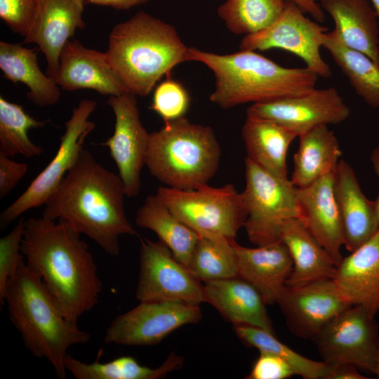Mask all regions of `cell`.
<instances>
[{
    "instance_id": "cell-31",
    "label": "cell",
    "mask_w": 379,
    "mask_h": 379,
    "mask_svg": "<svg viewBox=\"0 0 379 379\" xmlns=\"http://www.w3.org/2000/svg\"><path fill=\"white\" fill-rule=\"evenodd\" d=\"M323 47L347 77L355 93L371 107L379 108V65L366 54L344 44L334 30L324 34Z\"/></svg>"
},
{
    "instance_id": "cell-34",
    "label": "cell",
    "mask_w": 379,
    "mask_h": 379,
    "mask_svg": "<svg viewBox=\"0 0 379 379\" xmlns=\"http://www.w3.org/2000/svg\"><path fill=\"white\" fill-rule=\"evenodd\" d=\"M47 121H38L26 113L22 107L0 97V153L8 157L17 154L34 157L43 148L33 143L27 135L31 128H41Z\"/></svg>"
},
{
    "instance_id": "cell-17",
    "label": "cell",
    "mask_w": 379,
    "mask_h": 379,
    "mask_svg": "<svg viewBox=\"0 0 379 379\" xmlns=\"http://www.w3.org/2000/svg\"><path fill=\"white\" fill-rule=\"evenodd\" d=\"M333 173L297 187L298 218L330 254L337 265L343 259L344 234L333 191Z\"/></svg>"
},
{
    "instance_id": "cell-46",
    "label": "cell",
    "mask_w": 379,
    "mask_h": 379,
    "mask_svg": "<svg viewBox=\"0 0 379 379\" xmlns=\"http://www.w3.org/2000/svg\"><path fill=\"white\" fill-rule=\"evenodd\" d=\"M379 18V0H371Z\"/></svg>"
},
{
    "instance_id": "cell-30",
    "label": "cell",
    "mask_w": 379,
    "mask_h": 379,
    "mask_svg": "<svg viewBox=\"0 0 379 379\" xmlns=\"http://www.w3.org/2000/svg\"><path fill=\"white\" fill-rule=\"evenodd\" d=\"M98 358L93 363L81 361L67 354L65 366L76 379H158L180 369L184 359L172 352L159 366L152 368L141 365L133 357L122 356L108 362L101 363Z\"/></svg>"
},
{
    "instance_id": "cell-26",
    "label": "cell",
    "mask_w": 379,
    "mask_h": 379,
    "mask_svg": "<svg viewBox=\"0 0 379 379\" xmlns=\"http://www.w3.org/2000/svg\"><path fill=\"white\" fill-rule=\"evenodd\" d=\"M246 159L277 178L288 180L287 153L297 137L268 119L246 112L241 130Z\"/></svg>"
},
{
    "instance_id": "cell-10",
    "label": "cell",
    "mask_w": 379,
    "mask_h": 379,
    "mask_svg": "<svg viewBox=\"0 0 379 379\" xmlns=\"http://www.w3.org/2000/svg\"><path fill=\"white\" fill-rule=\"evenodd\" d=\"M375 317L364 307L351 305L332 318L312 338L322 361L350 364L374 374L379 342Z\"/></svg>"
},
{
    "instance_id": "cell-5",
    "label": "cell",
    "mask_w": 379,
    "mask_h": 379,
    "mask_svg": "<svg viewBox=\"0 0 379 379\" xmlns=\"http://www.w3.org/2000/svg\"><path fill=\"white\" fill-rule=\"evenodd\" d=\"M188 50L173 26L140 11L113 27L106 53L126 91L142 97L188 61Z\"/></svg>"
},
{
    "instance_id": "cell-16",
    "label": "cell",
    "mask_w": 379,
    "mask_h": 379,
    "mask_svg": "<svg viewBox=\"0 0 379 379\" xmlns=\"http://www.w3.org/2000/svg\"><path fill=\"white\" fill-rule=\"evenodd\" d=\"M276 303L290 331L303 339H312L332 318L351 306L340 296L333 279L286 286Z\"/></svg>"
},
{
    "instance_id": "cell-43",
    "label": "cell",
    "mask_w": 379,
    "mask_h": 379,
    "mask_svg": "<svg viewBox=\"0 0 379 379\" xmlns=\"http://www.w3.org/2000/svg\"><path fill=\"white\" fill-rule=\"evenodd\" d=\"M85 4H91L110 6L115 9H129L137 5L146 3L148 0H84Z\"/></svg>"
},
{
    "instance_id": "cell-1",
    "label": "cell",
    "mask_w": 379,
    "mask_h": 379,
    "mask_svg": "<svg viewBox=\"0 0 379 379\" xmlns=\"http://www.w3.org/2000/svg\"><path fill=\"white\" fill-rule=\"evenodd\" d=\"M21 253L72 322L98 302L102 283L88 244L62 220H25Z\"/></svg>"
},
{
    "instance_id": "cell-15",
    "label": "cell",
    "mask_w": 379,
    "mask_h": 379,
    "mask_svg": "<svg viewBox=\"0 0 379 379\" xmlns=\"http://www.w3.org/2000/svg\"><path fill=\"white\" fill-rule=\"evenodd\" d=\"M246 112L274 121L298 137L319 126L345 121L350 110L336 88L328 87L254 103Z\"/></svg>"
},
{
    "instance_id": "cell-20",
    "label": "cell",
    "mask_w": 379,
    "mask_h": 379,
    "mask_svg": "<svg viewBox=\"0 0 379 379\" xmlns=\"http://www.w3.org/2000/svg\"><path fill=\"white\" fill-rule=\"evenodd\" d=\"M333 281L347 302L361 306L371 316H376L379 312V230L343 258Z\"/></svg>"
},
{
    "instance_id": "cell-42",
    "label": "cell",
    "mask_w": 379,
    "mask_h": 379,
    "mask_svg": "<svg viewBox=\"0 0 379 379\" xmlns=\"http://www.w3.org/2000/svg\"><path fill=\"white\" fill-rule=\"evenodd\" d=\"M305 13H308L315 21L322 22L324 20V11L317 0H291Z\"/></svg>"
},
{
    "instance_id": "cell-37",
    "label": "cell",
    "mask_w": 379,
    "mask_h": 379,
    "mask_svg": "<svg viewBox=\"0 0 379 379\" xmlns=\"http://www.w3.org/2000/svg\"><path fill=\"white\" fill-rule=\"evenodd\" d=\"M25 218H19L11 232L0 239V305H5L6 285L15 272L20 260Z\"/></svg>"
},
{
    "instance_id": "cell-24",
    "label": "cell",
    "mask_w": 379,
    "mask_h": 379,
    "mask_svg": "<svg viewBox=\"0 0 379 379\" xmlns=\"http://www.w3.org/2000/svg\"><path fill=\"white\" fill-rule=\"evenodd\" d=\"M319 4L333 18L343 44L379 65V18L368 0H320Z\"/></svg>"
},
{
    "instance_id": "cell-11",
    "label": "cell",
    "mask_w": 379,
    "mask_h": 379,
    "mask_svg": "<svg viewBox=\"0 0 379 379\" xmlns=\"http://www.w3.org/2000/svg\"><path fill=\"white\" fill-rule=\"evenodd\" d=\"M135 298L142 301L204 302L201 282L161 241L140 239V270Z\"/></svg>"
},
{
    "instance_id": "cell-36",
    "label": "cell",
    "mask_w": 379,
    "mask_h": 379,
    "mask_svg": "<svg viewBox=\"0 0 379 379\" xmlns=\"http://www.w3.org/2000/svg\"><path fill=\"white\" fill-rule=\"evenodd\" d=\"M190 104L185 87L175 80L167 79L155 89L152 108L164 121H168L184 117Z\"/></svg>"
},
{
    "instance_id": "cell-4",
    "label": "cell",
    "mask_w": 379,
    "mask_h": 379,
    "mask_svg": "<svg viewBox=\"0 0 379 379\" xmlns=\"http://www.w3.org/2000/svg\"><path fill=\"white\" fill-rule=\"evenodd\" d=\"M188 61L201 62L213 72L209 100L223 109L302 95L315 88L319 77L306 67H284L251 50L219 55L189 48Z\"/></svg>"
},
{
    "instance_id": "cell-18",
    "label": "cell",
    "mask_w": 379,
    "mask_h": 379,
    "mask_svg": "<svg viewBox=\"0 0 379 379\" xmlns=\"http://www.w3.org/2000/svg\"><path fill=\"white\" fill-rule=\"evenodd\" d=\"M55 81L67 91L92 89L109 96L128 93L107 53L88 48L77 40H69L63 47Z\"/></svg>"
},
{
    "instance_id": "cell-6",
    "label": "cell",
    "mask_w": 379,
    "mask_h": 379,
    "mask_svg": "<svg viewBox=\"0 0 379 379\" xmlns=\"http://www.w3.org/2000/svg\"><path fill=\"white\" fill-rule=\"evenodd\" d=\"M220 157L213 129L184 117L164 121L161 128L150 133L145 166L164 186L193 190L213 178Z\"/></svg>"
},
{
    "instance_id": "cell-8",
    "label": "cell",
    "mask_w": 379,
    "mask_h": 379,
    "mask_svg": "<svg viewBox=\"0 0 379 379\" xmlns=\"http://www.w3.org/2000/svg\"><path fill=\"white\" fill-rule=\"evenodd\" d=\"M245 182L244 227L249 241L257 246L279 241L285 222L299 217L297 187L289 179L277 178L246 158Z\"/></svg>"
},
{
    "instance_id": "cell-32",
    "label": "cell",
    "mask_w": 379,
    "mask_h": 379,
    "mask_svg": "<svg viewBox=\"0 0 379 379\" xmlns=\"http://www.w3.org/2000/svg\"><path fill=\"white\" fill-rule=\"evenodd\" d=\"M234 240L220 235L199 234L188 270L204 283L237 277Z\"/></svg>"
},
{
    "instance_id": "cell-12",
    "label": "cell",
    "mask_w": 379,
    "mask_h": 379,
    "mask_svg": "<svg viewBox=\"0 0 379 379\" xmlns=\"http://www.w3.org/2000/svg\"><path fill=\"white\" fill-rule=\"evenodd\" d=\"M304 13L293 1L286 0L285 8L279 18L266 29L245 36L241 40L240 49L287 51L302 60L306 67L318 77H331V69L320 53L328 28Z\"/></svg>"
},
{
    "instance_id": "cell-21",
    "label": "cell",
    "mask_w": 379,
    "mask_h": 379,
    "mask_svg": "<svg viewBox=\"0 0 379 379\" xmlns=\"http://www.w3.org/2000/svg\"><path fill=\"white\" fill-rule=\"evenodd\" d=\"M237 277L254 286L266 304L276 303L286 286L293 261L286 245L277 241L256 248H247L233 241Z\"/></svg>"
},
{
    "instance_id": "cell-14",
    "label": "cell",
    "mask_w": 379,
    "mask_h": 379,
    "mask_svg": "<svg viewBox=\"0 0 379 379\" xmlns=\"http://www.w3.org/2000/svg\"><path fill=\"white\" fill-rule=\"evenodd\" d=\"M135 96L130 93L109 96L107 104L114 114V131L102 143L109 149L128 198L140 193V172L145 166L150 137L140 121Z\"/></svg>"
},
{
    "instance_id": "cell-3",
    "label": "cell",
    "mask_w": 379,
    "mask_h": 379,
    "mask_svg": "<svg viewBox=\"0 0 379 379\" xmlns=\"http://www.w3.org/2000/svg\"><path fill=\"white\" fill-rule=\"evenodd\" d=\"M4 301L26 348L34 357L46 359L59 378H65L68 349L88 343L91 335L67 318L24 258L6 285Z\"/></svg>"
},
{
    "instance_id": "cell-38",
    "label": "cell",
    "mask_w": 379,
    "mask_h": 379,
    "mask_svg": "<svg viewBox=\"0 0 379 379\" xmlns=\"http://www.w3.org/2000/svg\"><path fill=\"white\" fill-rule=\"evenodd\" d=\"M43 0H0V17L15 33L25 37Z\"/></svg>"
},
{
    "instance_id": "cell-19",
    "label": "cell",
    "mask_w": 379,
    "mask_h": 379,
    "mask_svg": "<svg viewBox=\"0 0 379 379\" xmlns=\"http://www.w3.org/2000/svg\"><path fill=\"white\" fill-rule=\"evenodd\" d=\"M84 0H43L24 42L36 44L44 54L48 76L57 75L60 53L77 29L85 27Z\"/></svg>"
},
{
    "instance_id": "cell-33",
    "label": "cell",
    "mask_w": 379,
    "mask_h": 379,
    "mask_svg": "<svg viewBox=\"0 0 379 379\" xmlns=\"http://www.w3.org/2000/svg\"><path fill=\"white\" fill-rule=\"evenodd\" d=\"M285 6L286 0H226L218 15L231 32L247 36L270 26Z\"/></svg>"
},
{
    "instance_id": "cell-29",
    "label": "cell",
    "mask_w": 379,
    "mask_h": 379,
    "mask_svg": "<svg viewBox=\"0 0 379 379\" xmlns=\"http://www.w3.org/2000/svg\"><path fill=\"white\" fill-rule=\"evenodd\" d=\"M135 224L153 231L188 268L199 234L178 219L157 194L148 195L138 208Z\"/></svg>"
},
{
    "instance_id": "cell-22",
    "label": "cell",
    "mask_w": 379,
    "mask_h": 379,
    "mask_svg": "<svg viewBox=\"0 0 379 379\" xmlns=\"http://www.w3.org/2000/svg\"><path fill=\"white\" fill-rule=\"evenodd\" d=\"M333 191L344 234V246L352 252L378 230L374 201L363 194L352 168L343 160L333 173Z\"/></svg>"
},
{
    "instance_id": "cell-40",
    "label": "cell",
    "mask_w": 379,
    "mask_h": 379,
    "mask_svg": "<svg viewBox=\"0 0 379 379\" xmlns=\"http://www.w3.org/2000/svg\"><path fill=\"white\" fill-rule=\"evenodd\" d=\"M28 166L0 153V199L5 198L25 175Z\"/></svg>"
},
{
    "instance_id": "cell-39",
    "label": "cell",
    "mask_w": 379,
    "mask_h": 379,
    "mask_svg": "<svg viewBox=\"0 0 379 379\" xmlns=\"http://www.w3.org/2000/svg\"><path fill=\"white\" fill-rule=\"evenodd\" d=\"M296 375L293 368L280 357L264 352L254 363L247 379H286Z\"/></svg>"
},
{
    "instance_id": "cell-13",
    "label": "cell",
    "mask_w": 379,
    "mask_h": 379,
    "mask_svg": "<svg viewBox=\"0 0 379 379\" xmlns=\"http://www.w3.org/2000/svg\"><path fill=\"white\" fill-rule=\"evenodd\" d=\"M201 318L199 305L174 301H142L111 322L104 343L128 346L154 345L177 328L195 324Z\"/></svg>"
},
{
    "instance_id": "cell-27",
    "label": "cell",
    "mask_w": 379,
    "mask_h": 379,
    "mask_svg": "<svg viewBox=\"0 0 379 379\" xmlns=\"http://www.w3.org/2000/svg\"><path fill=\"white\" fill-rule=\"evenodd\" d=\"M0 68L7 79L26 85L29 88L27 97L34 105L48 107L59 101L58 85L39 69L34 49L23 47L20 44L1 41Z\"/></svg>"
},
{
    "instance_id": "cell-44",
    "label": "cell",
    "mask_w": 379,
    "mask_h": 379,
    "mask_svg": "<svg viewBox=\"0 0 379 379\" xmlns=\"http://www.w3.org/2000/svg\"><path fill=\"white\" fill-rule=\"evenodd\" d=\"M371 160L373 169L379 178V148L373 149L371 155ZM374 204L377 222L379 226V196L376 200L374 201Z\"/></svg>"
},
{
    "instance_id": "cell-23",
    "label": "cell",
    "mask_w": 379,
    "mask_h": 379,
    "mask_svg": "<svg viewBox=\"0 0 379 379\" xmlns=\"http://www.w3.org/2000/svg\"><path fill=\"white\" fill-rule=\"evenodd\" d=\"M204 300L234 325L255 326L274 334L260 292L237 277L206 282Z\"/></svg>"
},
{
    "instance_id": "cell-35",
    "label": "cell",
    "mask_w": 379,
    "mask_h": 379,
    "mask_svg": "<svg viewBox=\"0 0 379 379\" xmlns=\"http://www.w3.org/2000/svg\"><path fill=\"white\" fill-rule=\"evenodd\" d=\"M234 331L246 345L257 348L260 352L274 354L286 361L296 375L305 379H323L328 368L324 361H318L307 358L280 342L274 334L258 327L237 324Z\"/></svg>"
},
{
    "instance_id": "cell-7",
    "label": "cell",
    "mask_w": 379,
    "mask_h": 379,
    "mask_svg": "<svg viewBox=\"0 0 379 379\" xmlns=\"http://www.w3.org/2000/svg\"><path fill=\"white\" fill-rule=\"evenodd\" d=\"M157 195L183 223L199 234L235 239L247 212L241 192L234 185H202L193 190L159 186Z\"/></svg>"
},
{
    "instance_id": "cell-9",
    "label": "cell",
    "mask_w": 379,
    "mask_h": 379,
    "mask_svg": "<svg viewBox=\"0 0 379 379\" xmlns=\"http://www.w3.org/2000/svg\"><path fill=\"white\" fill-rule=\"evenodd\" d=\"M97 106L96 102L82 100L73 109L65 124L57 152L46 167L33 180L25 192L0 215V227L4 230L25 211L44 205L60 181L76 163L86 138L95 128L89 120Z\"/></svg>"
},
{
    "instance_id": "cell-41",
    "label": "cell",
    "mask_w": 379,
    "mask_h": 379,
    "mask_svg": "<svg viewBox=\"0 0 379 379\" xmlns=\"http://www.w3.org/2000/svg\"><path fill=\"white\" fill-rule=\"evenodd\" d=\"M359 369L350 364H328L323 379H366Z\"/></svg>"
},
{
    "instance_id": "cell-2",
    "label": "cell",
    "mask_w": 379,
    "mask_h": 379,
    "mask_svg": "<svg viewBox=\"0 0 379 379\" xmlns=\"http://www.w3.org/2000/svg\"><path fill=\"white\" fill-rule=\"evenodd\" d=\"M119 174L105 168L83 149L44 204L42 217L62 220L94 241L107 253H119V237L138 236L124 209Z\"/></svg>"
},
{
    "instance_id": "cell-25",
    "label": "cell",
    "mask_w": 379,
    "mask_h": 379,
    "mask_svg": "<svg viewBox=\"0 0 379 379\" xmlns=\"http://www.w3.org/2000/svg\"><path fill=\"white\" fill-rule=\"evenodd\" d=\"M280 241L287 247L293 261L288 286H298L312 281L333 279L337 264L298 218L284 225Z\"/></svg>"
},
{
    "instance_id": "cell-28",
    "label": "cell",
    "mask_w": 379,
    "mask_h": 379,
    "mask_svg": "<svg viewBox=\"0 0 379 379\" xmlns=\"http://www.w3.org/2000/svg\"><path fill=\"white\" fill-rule=\"evenodd\" d=\"M298 138L299 146L293 155L294 168L290 180L300 188L334 172L342 152L333 131L326 125L316 127Z\"/></svg>"
},
{
    "instance_id": "cell-45",
    "label": "cell",
    "mask_w": 379,
    "mask_h": 379,
    "mask_svg": "<svg viewBox=\"0 0 379 379\" xmlns=\"http://www.w3.org/2000/svg\"><path fill=\"white\" fill-rule=\"evenodd\" d=\"M374 374L377 376L378 378H379V342H378V351H377L376 364H375V368Z\"/></svg>"
}]
</instances>
